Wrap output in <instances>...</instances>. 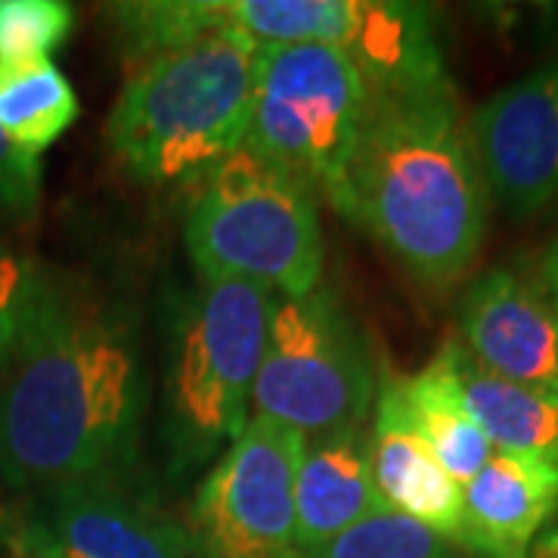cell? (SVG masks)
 Here are the masks:
<instances>
[{
	"label": "cell",
	"mask_w": 558,
	"mask_h": 558,
	"mask_svg": "<svg viewBox=\"0 0 558 558\" xmlns=\"http://www.w3.org/2000/svg\"><path fill=\"white\" fill-rule=\"evenodd\" d=\"M149 400L137 319L84 286L47 279L0 379V478L50 490L131 462Z\"/></svg>",
	"instance_id": "6da1fadb"
},
{
	"label": "cell",
	"mask_w": 558,
	"mask_h": 558,
	"mask_svg": "<svg viewBox=\"0 0 558 558\" xmlns=\"http://www.w3.org/2000/svg\"><path fill=\"white\" fill-rule=\"evenodd\" d=\"M13 558H25V556H13Z\"/></svg>",
	"instance_id": "484cf974"
},
{
	"label": "cell",
	"mask_w": 558,
	"mask_h": 558,
	"mask_svg": "<svg viewBox=\"0 0 558 558\" xmlns=\"http://www.w3.org/2000/svg\"><path fill=\"white\" fill-rule=\"evenodd\" d=\"M260 44L233 25L137 62L106 121V143L140 183H202L252 128Z\"/></svg>",
	"instance_id": "3957f363"
},
{
	"label": "cell",
	"mask_w": 558,
	"mask_h": 558,
	"mask_svg": "<svg viewBox=\"0 0 558 558\" xmlns=\"http://www.w3.org/2000/svg\"><path fill=\"white\" fill-rule=\"evenodd\" d=\"M47 274L35 260L0 242V366L20 348L47 289Z\"/></svg>",
	"instance_id": "7402d4cb"
},
{
	"label": "cell",
	"mask_w": 558,
	"mask_h": 558,
	"mask_svg": "<svg viewBox=\"0 0 558 558\" xmlns=\"http://www.w3.org/2000/svg\"><path fill=\"white\" fill-rule=\"evenodd\" d=\"M81 106L50 57L0 62V131L40 156L75 124Z\"/></svg>",
	"instance_id": "ac0fdd59"
},
{
	"label": "cell",
	"mask_w": 558,
	"mask_h": 558,
	"mask_svg": "<svg viewBox=\"0 0 558 558\" xmlns=\"http://www.w3.org/2000/svg\"><path fill=\"white\" fill-rule=\"evenodd\" d=\"M183 242L199 279H242L279 299L323 286L326 242L314 190L248 146L202 180Z\"/></svg>",
	"instance_id": "277c9868"
},
{
	"label": "cell",
	"mask_w": 558,
	"mask_h": 558,
	"mask_svg": "<svg viewBox=\"0 0 558 558\" xmlns=\"http://www.w3.org/2000/svg\"><path fill=\"white\" fill-rule=\"evenodd\" d=\"M277 299L255 282L199 279V289L183 304L165 376V432L178 472L196 469L220 447H230L252 418Z\"/></svg>",
	"instance_id": "5b68a950"
},
{
	"label": "cell",
	"mask_w": 558,
	"mask_h": 558,
	"mask_svg": "<svg viewBox=\"0 0 558 558\" xmlns=\"http://www.w3.org/2000/svg\"><path fill=\"white\" fill-rule=\"evenodd\" d=\"M469 146L494 199L519 215L558 202V60L506 84L469 121Z\"/></svg>",
	"instance_id": "8fae6325"
},
{
	"label": "cell",
	"mask_w": 558,
	"mask_h": 558,
	"mask_svg": "<svg viewBox=\"0 0 558 558\" xmlns=\"http://www.w3.org/2000/svg\"><path fill=\"white\" fill-rule=\"evenodd\" d=\"M385 379L398 398L400 413L413 425L418 438L428 444V450L440 465L450 472V478L469 484L494 459L497 453L494 444L462 407L457 388L438 357H432V363L413 376H385Z\"/></svg>",
	"instance_id": "e0dca14e"
},
{
	"label": "cell",
	"mask_w": 558,
	"mask_h": 558,
	"mask_svg": "<svg viewBox=\"0 0 558 558\" xmlns=\"http://www.w3.org/2000/svg\"><path fill=\"white\" fill-rule=\"evenodd\" d=\"M317 558H459V553L425 524L385 509L348 527Z\"/></svg>",
	"instance_id": "ffe728a7"
},
{
	"label": "cell",
	"mask_w": 558,
	"mask_h": 558,
	"mask_svg": "<svg viewBox=\"0 0 558 558\" xmlns=\"http://www.w3.org/2000/svg\"><path fill=\"white\" fill-rule=\"evenodd\" d=\"M539 279H543V292L546 299L553 301V307L558 311V240L546 248V255L539 260Z\"/></svg>",
	"instance_id": "cb8c5ba5"
},
{
	"label": "cell",
	"mask_w": 558,
	"mask_h": 558,
	"mask_svg": "<svg viewBox=\"0 0 558 558\" xmlns=\"http://www.w3.org/2000/svg\"><path fill=\"white\" fill-rule=\"evenodd\" d=\"M109 20L116 22L121 44L134 62L149 60L183 47L190 40L230 25L223 16V0H137L112 3Z\"/></svg>",
	"instance_id": "d6986e66"
},
{
	"label": "cell",
	"mask_w": 558,
	"mask_h": 558,
	"mask_svg": "<svg viewBox=\"0 0 558 558\" xmlns=\"http://www.w3.org/2000/svg\"><path fill=\"white\" fill-rule=\"evenodd\" d=\"M40 205V156L0 131V220H32Z\"/></svg>",
	"instance_id": "603a6c76"
},
{
	"label": "cell",
	"mask_w": 558,
	"mask_h": 558,
	"mask_svg": "<svg viewBox=\"0 0 558 558\" xmlns=\"http://www.w3.org/2000/svg\"><path fill=\"white\" fill-rule=\"evenodd\" d=\"M376 388L366 339L326 286L274 301L252 395L258 416L319 438L360 428L376 403Z\"/></svg>",
	"instance_id": "52a82bcc"
},
{
	"label": "cell",
	"mask_w": 558,
	"mask_h": 558,
	"mask_svg": "<svg viewBox=\"0 0 558 558\" xmlns=\"http://www.w3.org/2000/svg\"><path fill=\"white\" fill-rule=\"evenodd\" d=\"M556 509V469L494 453L475 478L462 484L459 543L481 558H527Z\"/></svg>",
	"instance_id": "5bb4252c"
},
{
	"label": "cell",
	"mask_w": 558,
	"mask_h": 558,
	"mask_svg": "<svg viewBox=\"0 0 558 558\" xmlns=\"http://www.w3.org/2000/svg\"><path fill=\"white\" fill-rule=\"evenodd\" d=\"M385 509L373 481L369 432L363 425L307 438L295 478L299 558H317L348 527Z\"/></svg>",
	"instance_id": "4fadbf2b"
},
{
	"label": "cell",
	"mask_w": 558,
	"mask_h": 558,
	"mask_svg": "<svg viewBox=\"0 0 558 558\" xmlns=\"http://www.w3.org/2000/svg\"><path fill=\"white\" fill-rule=\"evenodd\" d=\"M462 348L484 369L527 388L558 391V311L546 292L494 267L459 301Z\"/></svg>",
	"instance_id": "7c38bea8"
},
{
	"label": "cell",
	"mask_w": 558,
	"mask_h": 558,
	"mask_svg": "<svg viewBox=\"0 0 558 558\" xmlns=\"http://www.w3.org/2000/svg\"><path fill=\"white\" fill-rule=\"evenodd\" d=\"M527 558H558V521L553 524V527H546V531L534 539V546H531Z\"/></svg>",
	"instance_id": "d4e9b609"
},
{
	"label": "cell",
	"mask_w": 558,
	"mask_h": 558,
	"mask_svg": "<svg viewBox=\"0 0 558 558\" xmlns=\"http://www.w3.org/2000/svg\"><path fill=\"white\" fill-rule=\"evenodd\" d=\"M344 218L428 286H450L475 264L487 186L453 90L373 97L348 165Z\"/></svg>",
	"instance_id": "7a4b0ae2"
},
{
	"label": "cell",
	"mask_w": 558,
	"mask_h": 558,
	"mask_svg": "<svg viewBox=\"0 0 558 558\" xmlns=\"http://www.w3.org/2000/svg\"><path fill=\"white\" fill-rule=\"evenodd\" d=\"M376 418L369 428L373 481L391 512L425 524L438 537L459 543L462 534V484L450 478L428 444L400 413L398 398L381 376L376 388Z\"/></svg>",
	"instance_id": "9a60e30c"
},
{
	"label": "cell",
	"mask_w": 558,
	"mask_h": 558,
	"mask_svg": "<svg viewBox=\"0 0 558 558\" xmlns=\"http://www.w3.org/2000/svg\"><path fill=\"white\" fill-rule=\"evenodd\" d=\"M72 7L60 0H0V62L50 57L72 32Z\"/></svg>",
	"instance_id": "44dd1931"
},
{
	"label": "cell",
	"mask_w": 558,
	"mask_h": 558,
	"mask_svg": "<svg viewBox=\"0 0 558 558\" xmlns=\"http://www.w3.org/2000/svg\"><path fill=\"white\" fill-rule=\"evenodd\" d=\"M435 357L497 453L531 459L558 472V391L499 379L459 341L444 344Z\"/></svg>",
	"instance_id": "2e32d148"
},
{
	"label": "cell",
	"mask_w": 558,
	"mask_h": 558,
	"mask_svg": "<svg viewBox=\"0 0 558 558\" xmlns=\"http://www.w3.org/2000/svg\"><path fill=\"white\" fill-rule=\"evenodd\" d=\"M258 44H323L354 62L373 97L453 90L435 16L407 0H223Z\"/></svg>",
	"instance_id": "ba28073f"
},
{
	"label": "cell",
	"mask_w": 558,
	"mask_h": 558,
	"mask_svg": "<svg viewBox=\"0 0 558 558\" xmlns=\"http://www.w3.org/2000/svg\"><path fill=\"white\" fill-rule=\"evenodd\" d=\"M25 558H193V537L159 509L128 497L112 478L38 490L16 527Z\"/></svg>",
	"instance_id": "30bf717a"
},
{
	"label": "cell",
	"mask_w": 558,
	"mask_h": 558,
	"mask_svg": "<svg viewBox=\"0 0 558 558\" xmlns=\"http://www.w3.org/2000/svg\"><path fill=\"white\" fill-rule=\"evenodd\" d=\"M307 438L277 418L245 422L193 499L202 558H299L295 478Z\"/></svg>",
	"instance_id": "9c48e42d"
},
{
	"label": "cell",
	"mask_w": 558,
	"mask_h": 558,
	"mask_svg": "<svg viewBox=\"0 0 558 558\" xmlns=\"http://www.w3.org/2000/svg\"><path fill=\"white\" fill-rule=\"evenodd\" d=\"M373 94L344 53L323 44H260L245 146L323 193L344 215L348 165Z\"/></svg>",
	"instance_id": "8992f818"
}]
</instances>
